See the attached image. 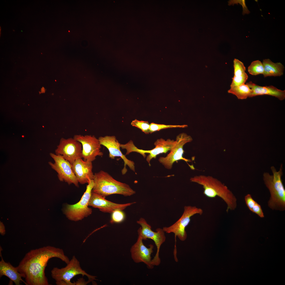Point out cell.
I'll use <instances>...</instances> for the list:
<instances>
[{"instance_id": "cell-1", "label": "cell", "mask_w": 285, "mask_h": 285, "mask_svg": "<svg viewBox=\"0 0 285 285\" xmlns=\"http://www.w3.org/2000/svg\"><path fill=\"white\" fill-rule=\"evenodd\" d=\"M53 258L66 264L70 260L62 249L50 246L31 250L25 254L16 267L26 285L49 284L45 271L49 260Z\"/></svg>"}, {"instance_id": "cell-2", "label": "cell", "mask_w": 285, "mask_h": 285, "mask_svg": "<svg viewBox=\"0 0 285 285\" xmlns=\"http://www.w3.org/2000/svg\"><path fill=\"white\" fill-rule=\"evenodd\" d=\"M191 182L202 186L203 194L210 198L218 197L227 205V212L235 210L237 206V199L232 192L224 184L212 176L196 175L190 179Z\"/></svg>"}, {"instance_id": "cell-3", "label": "cell", "mask_w": 285, "mask_h": 285, "mask_svg": "<svg viewBox=\"0 0 285 285\" xmlns=\"http://www.w3.org/2000/svg\"><path fill=\"white\" fill-rule=\"evenodd\" d=\"M93 180L94 186L92 192L104 198L113 194L128 196L136 193L129 185L117 181L103 170L95 173Z\"/></svg>"}, {"instance_id": "cell-4", "label": "cell", "mask_w": 285, "mask_h": 285, "mask_svg": "<svg viewBox=\"0 0 285 285\" xmlns=\"http://www.w3.org/2000/svg\"><path fill=\"white\" fill-rule=\"evenodd\" d=\"M283 168L281 164L279 170L277 171L272 166L270 168L272 175L268 172H264L263 174L265 184L270 194L268 206L273 210L282 211L285 210V189L281 178Z\"/></svg>"}, {"instance_id": "cell-5", "label": "cell", "mask_w": 285, "mask_h": 285, "mask_svg": "<svg viewBox=\"0 0 285 285\" xmlns=\"http://www.w3.org/2000/svg\"><path fill=\"white\" fill-rule=\"evenodd\" d=\"M66 264L65 267L61 268L54 267L51 271V277L56 281V285H75V282L72 283L71 280L79 274L86 276L89 282L97 280L96 276L88 274L82 269L79 261L75 256H73Z\"/></svg>"}, {"instance_id": "cell-6", "label": "cell", "mask_w": 285, "mask_h": 285, "mask_svg": "<svg viewBox=\"0 0 285 285\" xmlns=\"http://www.w3.org/2000/svg\"><path fill=\"white\" fill-rule=\"evenodd\" d=\"M203 212V210L202 208L196 206H185L184 207L183 214L178 220L171 226L164 227L163 228L165 232L167 233H173L174 234L175 244L174 255L175 260L178 259L176 247L177 236L181 241H185L187 236L185 229L190 222L191 217L196 214L201 215Z\"/></svg>"}, {"instance_id": "cell-7", "label": "cell", "mask_w": 285, "mask_h": 285, "mask_svg": "<svg viewBox=\"0 0 285 285\" xmlns=\"http://www.w3.org/2000/svg\"><path fill=\"white\" fill-rule=\"evenodd\" d=\"M94 186L93 180L87 185L86 190L80 200L73 205L67 204L64 209V214L69 220L77 221L82 220L91 215V208L88 207L89 202Z\"/></svg>"}, {"instance_id": "cell-8", "label": "cell", "mask_w": 285, "mask_h": 285, "mask_svg": "<svg viewBox=\"0 0 285 285\" xmlns=\"http://www.w3.org/2000/svg\"><path fill=\"white\" fill-rule=\"evenodd\" d=\"M137 223L141 226L138 229L137 232L143 240L150 239L154 241L156 247L157 251L155 256L151 260V263L153 266L159 265L161 262L159 257L160 248L162 245L166 240L165 232L163 229L160 228L156 229V232L153 231L151 230V226L142 218H141L137 221Z\"/></svg>"}, {"instance_id": "cell-9", "label": "cell", "mask_w": 285, "mask_h": 285, "mask_svg": "<svg viewBox=\"0 0 285 285\" xmlns=\"http://www.w3.org/2000/svg\"><path fill=\"white\" fill-rule=\"evenodd\" d=\"M174 141L170 139L165 140L162 138L158 139L154 143L155 148L150 150H144L138 148L134 145L133 141L130 140L127 143L123 144L121 146L122 149L126 150V155L129 154L132 152H136L142 155L145 158V154H149L146 158V160L150 165V162L153 158H155L156 156L161 153H166L170 151L173 146Z\"/></svg>"}, {"instance_id": "cell-10", "label": "cell", "mask_w": 285, "mask_h": 285, "mask_svg": "<svg viewBox=\"0 0 285 285\" xmlns=\"http://www.w3.org/2000/svg\"><path fill=\"white\" fill-rule=\"evenodd\" d=\"M192 140V137L185 133L179 134L177 136L169 153L165 157H160L159 158L160 163L166 168L170 169L175 162L182 160L187 163L191 162L190 160L183 157L184 152L183 147L186 144L191 142Z\"/></svg>"}, {"instance_id": "cell-11", "label": "cell", "mask_w": 285, "mask_h": 285, "mask_svg": "<svg viewBox=\"0 0 285 285\" xmlns=\"http://www.w3.org/2000/svg\"><path fill=\"white\" fill-rule=\"evenodd\" d=\"M54 160V163L48 162L51 168L57 173L59 180L65 182L70 185L72 184L79 187V182L73 172L71 164L60 155H57L53 153L49 154Z\"/></svg>"}, {"instance_id": "cell-12", "label": "cell", "mask_w": 285, "mask_h": 285, "mask_svg": "<svg viewBox=\"0 0 285 285\" xmlns=\"http://www.w3.org/2000/svg\"><path fill=\"white\" fill-rule=\"evenodd\" d=\"M73 138L79 142L82 146L81 158L85 161L92 162L97 156H102L103 153L98 139L94 136L75 135Z\"/></svg>"}, {"instance_id": "cell-13", "label": "cell", "mask_w": 285, "mask_h": 285, "mask_svg": "<svg viewBox=\"0 0 285 285\" xmlns=\"http://www.w3.org/2000/svg\"><path fill=\"white\" fill-rule=\"evenodd\" d=\"M82 146L74 138H62L55 150V154L61 155L71 164L77 159L82 158Z\"/></svg>"}, {"instance_id": "cell-14", "label": "cell", "mask_w": 285, "mask_h": 285, "mask_svg": "<svg viewBox=\"0 0 285 285\" xmlns=\"http://www.w3.org/2000/svg\"><path fill=\"white\" fill-rule=\"evenodd\" d=\"M98 139L101 145L106 147L109 151V157L114 159L116 157H120L123 159L124 162V166L122 170V173L125 174L127 172V170L126 166H127L130 169L134 172H135L134 162L132 161L127 159L125 155L123 154L120 150L121 144L119 143L114 136H100Z\"/></svg>"}, {"instance_id": "cell-15", "label": "cell", "mask_w": 285, "mask_h": 285, "mask_svg": "<svg viewBox=\"0 0 285 285\" xmlns=\"http://www.w3.org/2000/svg\"><path fill=\"white\" fill-rule=\"evenodd\" d=\"M142 240L141 236L138 235L136 242L131 248V257L136 263H143L148 269H151L154 267L151 263V255L153 252L154 246L150 244L149 248H147L143 243Z\"/></svg>"}, {"instance_id": "cell-16", "label": "cell", "mask_w": 285, "mask_h": 285, "mask_svg": "<svg viewBox=\"0 0 285 285\" xmlns=\"http://www.w3.org/2000/svg\"><path fill=\"white\" fill-rule=\"evenodd\" d=\"M136 202L119 204L108 201L100 195L92 191L89 206L99 209L101 211L111 213L116 210H123Z\"/></svg>"}, {"instance_id": "cell-17", "label": "cell", "mask_w": 285, "mask_h": 285, "mask_svg": "<svg viewBox=\"0 0 285 285\" xmlns=\"http://www.w3.org/2000/svg\"><path fill=\"white\" fill-rule=\"evenodd\" d=\"M71 165L73 171L80 184L88 183L91 180H93L94 174L92 162L85 161L79 158Z\"/></svg>"}, {"instance_id": "cell-18", "label": "cell", "mask_w": 285, "mask_h": 285, "mask_svg": "<svg viewBox=\"0 0 285 285\" xmlns=\"http://www.w3.org/2000/svg\"><path fill=\"white\" fill-rule=\"evenodd\" d=\"M246 84L251 90L249 97L267 95L275 97L281 101L284 100L285 98V90L278 89L273 86H262L251 81L247 83Z\"/></svg>"}, {"instance_id": "cell-19", "label": "cell", "mask_w": 285, "mask_h": 285, "mask_svg": "<svg viewBox=\"0 0 285 285\" xmlns=\"http://www.w3.org/2000/svg\"><path fill=\"white\" fill-rule=\"evenodd\" d=\"M0 277L5 276L13 282L16 285H20L21 282L26 285L25 281L23 280L22 274L18 271L16 267H15L10 262H6L3 259L1 254L2 248H0Z\"/></svg>"}, {"instance_id": "cell-20", "label": "cell", "mask_w": 285, "mask_h": 285, "mask_svg": "<svg viewBox=\"0 0 285 285\" xmlns=\"http://www.w3.org/2000/svg\"><path fill=\"white\" fill-rule=\"evenodd\" d=\"M264 77L280 76L283 75L284 70L283 65L280 62L275 63L269 59L263 60Z\"/></svg>"}, {"instance_id": "cell-21", "label": "cell", "mask_w": 285, "mask_h": 285, "mask_svg": "<svg viewBox=\"0 0 285 285\" xmlns=\"http://www.w3.org/2000/svg\"><path fill=\"white\" fill-rule=\"evenodd\" d=\"M251 92V89L246 84L230 88L228 91L229 93L235 95L238 99H246Z\"/></svg>"}, {"instance_id": "cell-22", "label": "cell", "mask_w": 285, "mask_h": 285, "mask_svg": "<svg viewBox=\"0 0 285 285\" xmlns=\"http://www.w3.org/2000/svg\"><path fill=\"white\" fill-rule=\"evenodd\" d=\"M248 71L251 75L263 74L264 69L262 63L259 60L253 61L248 68Z\"/></svg>"}, {"instance_id": "cell-23", "label": "cell", "mask_w": 285, "mask_h": 285, "mask_svg": "<svg viewBox=\"0 0 285 285\" xmlns=\"http://www.w3.org/2000/svg\"><path fill=\"white\" fill-rule=\"evenodd\" d=\"M188 127V126L187 125H166L152 122L150 124V133H151L155 131H159L164 129L173 128H184Z\"/></svg>"}, {"instance_id": "cell-24", "label": "cell", "mask_w": 285, "mask_h": 285, "mask_svg": "<svg viewBox=\"0 0 285 285\" xmlns=\"http://www.w3.org/2000/svg\"><path fill=\"white\" fill-rule=\"evenodd\" d=\"M131 125L139 129L145 134L150 133V124L148 121H139L136 119L132 121Z\"/></svg>"}, {"instance_id": "cell-25", "label": "cell", "mask_w": 285, "mask_h": 285, "mask_svg": "<svg viewBox=\"0 0 285 285\" xmlns=\"http://www.w3.org/2000/svg\"><path fill=\"white\" fill-rule=\"evenodd\" d=\"M234 76L241 75L245 73L246 68L243 63L238 59H235L233 60Z\"/></svg>"}, {"instance_id": "cell-26", "label": "cell", "mask_w": 285, "mask_h": 285, "mask_svg": "<svg viewBox=\"0 0 285 285\" xmlns=\"http://www.w3.org/2000/svg\"><path fill=\"white\" fill-rule=\"evenodd\" d=\"M110 222L111 223H120L124 220L125 215L121 210H116L111 213Z\"/></svg>"}, {"instance_id": "cell-27", "label": "cell", "mask_w": 285, "mask_h": 285, "mask_svg": "<svg viewBox=\"0 0 285 285\" xmlns=\"http://www.w3.org/2000/svg\"><path fill=\"white\" fill-rule=\"evenodd\" d=\"M248 77V75L245 72L240 76H234L232 78V81L230 86L231 88L245 84Z\"/></svg>"}, {"instance_id": "cell-28", "label": "cell", "mask_w": 285, "mask_h": 285, "mask_svg": "<svg viewBox=\"0 0 285 285\" xmlns=\"http://www.w3.org/2000/svg\"><path fill=\"white\" fill-rule=\"evenodd\" d=\"M246 204L249 209L251 211L256 201L253 199L251 194H248L245 197Z\"/></svg>"}, {"instance_id": "cell-29", "label": "cell", "mask_w": 285, "mask_h": 285, "mask_svg": "<svg viewBox=\"0 0 285 285\" xmlns=\"http://www.w3.org/2000/svg\"><path fill=\"white\" fill-rule=\"evenodd\" d=\"M245 0H231L228 2V4L230 5L237 3H239L241 4L242 5L243 7V14L244 15L245 14H249L250 12L245 5Z\"/></svg>"}, {"instance_id": "cell-30", "label": "cell", "mask_w": 285, "mask_h": 285, "mask_svg": "<svg viewBox=\"0 0 285 285\" xmlns=\"http://www.w3.org/2000/svg\"><path fill=\"white\" fill-rule=\"evenodd\" d=\"M251 211L256 213L261 218L264 217V214L260 205L256 202Z\"/></svg>"}, {"instance_id": "cell-31", "label": "cell", "mask_w": 285, "mask_h": 285, "mask_svg": "<svg viewBox=\"0 0 285 285\" xmlns=\"http://www.w3.org/2000/svg\"><path fill=\"white\" fill-rule=\"evenodd\" d=\"M89 282L88 281L86 282L83 278H79L78 281L75 282V285H86Z\"/></svg>"}, {"instance_id": "cell-32", "label": "cell", "mask_w": 285, "mask_h": 285, "mask_svg": "<svg viewBox=\"0 0 285 285\" xmlns=\"http://www.w3.org/2000/svg\"><path fill=\"white\" fill-rule=\"evenodd\" d=\"M0 231V233L1 235H3L5 234V230L4 227V226L3 225L1 224Z\"/></svg>"}]
</instances>
